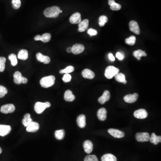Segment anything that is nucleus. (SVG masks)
<instances>
[{
    "label": "nucleus",
    "instance_id": "nucleus-36",
    "mask_svg": "<svg viewBox=\"0 0 161 161\" xmlns=\"http://www.w3.org/2000/svg\"><path fill=\"white\" fill-rule=\"evenodd\" d=\"M6 59L4 57H0V72L4 71L5 69V62Z\"/></svg>",
    "mask_w": 161,
    "mask_h": 161
},
{
    "label": "nucleus",
    "instance_id": "nucleus-4",
    "mask_svg": "<svg viewBox=\"0 0 161 161\" xmlns=\"http://www.w3.org/2000/svg\"><path fill=\"white\" fill-rule=\"evenodd\" d=\"M50 106L51 103L49 102H47L45 103L37 102L34 105V110L37 114H42L46 109L49 108Z\"/></svg>",
    "mask_w": 161,
    "mask_h": 161
},
{
    "label": "nucleus",
    "instance_id": "nucleus-13",
    "mask_svg": "<svg viewBox=\"0 0 161 161\" xmlns=\"http://www.w3.org/2000/svg\"><path fill=\"white\" fill-rule=\"evenodd\" d=\"M11 131V127L7 125L0 124V136L4 137L9 134Z\"/></svg>",
    "mask_w": 161,
    "mask_h": 161
},
{
    "label": "nucleus",
    "instance_id": "nucleus-34",
    "mask_svg": "<svg viewBox=\"0 0 161 161\" xmlns=\"http://www.w3.org/2000/svg\"><path fill=\"white\" fill-rule=\"evenodd\" d=\"M9 59L11 62V64L14 66H16L18 64L17 58L16 55L14 54H11L9 56Z\"/></svg>",
    "mask_w": 161,
    "mask_h": 161
},
{
    "label": "nucleus",
    "instance_id": "nucleus-19",
    "mask_svg": "<svg viewBox=\"0 0 161 161\" xmlns=\"http://www.w3.org/2000/svg\"><path fill=\"white\" fill-rule=\"evenodd\" d=\"M89 26L88 19H84L78 23V30L80 32H84L87 30Z\"/></svg>",
    "mask_w": 161,
    "mask_h": 161
},
{
    "label": "nucleus",
    "instance_id": "nucleus-29",
    "mask_svg": "<svg viewBox=\"0 0 161 161\" xmlns=\"http://www.w3.org/2000/svg\"><path fill=\"white\" fill-rule=\"evenodd\" d=\"M102 161H117L116 156L111 154H104L101 158Z\"/></svg>",
    "mask_w": 161,
    "mask_h": 161
},
{
    "label": "nucleus",
    "instance_id": "nucleus-12",
    "mask_svg": "<svg viewBox=\"0 0 161 161\" xmlns=\"http://www.w3.org/2000/svg\"><path fill=\"white\" fill-rule=\"evenodd\" d=\"M70 21L72 24H78L82 21L81 15L79 13L76 12L72 14L70 18Z\"/></svg>",
    "mask_w": 161,
    "mask_h": 161
},
{
    "label": "nucleus",
    "instance_id": "nucleus-49",
    "mask_svg": "<svg viewBox=\"0 0 161 161\" xmlns=\"http://www.w3.org/2000/svg\"><path fill=\"white\" fill-rule=\"evenodd\" d=\"M62 10H60V13H62Z\"/></svg>",
    "mask_w": 161,
    "mask_h": 161
},
{
    "label": "nucleus",
    "instance_id": "nucleus-48",
    "mask_svg": "<svg viewBox=\"0 0 161 161\" xmlns=\"http://www.w3.org/2000/svg\"><path fill=\"white\" fill-rule=\"evenodd\" d=\"M1 153H2V149L0 147V154H1Z\"/></svg>",
    "mask_w": 161,
    "mask_h": 161
},
{
    "label": "nucleus",
    "instance_id": "nucleus-9",
    "mask_svg": "<svg viewBox=\"0 0 161 161\" xmlns=\"http://www.w3.org/2000/svg\"><path fill=\"white\" fill-rule=\"evenodd\" d=\"M129 29L132 32L137 34H140V29L138 24L135 21H131L129 23Z\"/></svg>",
    "mask_w": 161,
    "mask_h": 161
},
{
    "label": "nucleus",
    "instance_id": "nucleus-23",
    "mask_svg": "<svg viewBox=\"0 0 161 161\" xmlns=\"http://www.w3.org/2000/svg\"><path fill=\"white\" fill-rule=\"evenodd\" d=\"M23 78L21 73L19 71H16L14 74V80L16 84L19 85L22 83V79Z\"/></svg>",
    "mask_w": 161,
    "mask_h": 161
},
{
    "label": "nucleus",
    "instance_id": "nucleus-40",
    "mask_svg": "<svg viewBox=\"0 0 161 161\" xmlns=\"http://www.w3.org/2000/svg\"><path fill=\"white\" fill-rule=\"evenodd\" d=\"M111 9L112 10H115V11H117V10H120L121 8V6L118 3L115 2V3L113 4L112 5L110 6Z\"/></svg>",
    "mask_w": 161,
    "mask_h": 161
},
{
    "label": "nucleus",
    "instance_id": "nucleus-28",
    "mask_svg": "<svg viewBox=\"0 0 161 161\" xmlns=\"http://www.w3.org/2000/svg\"><path fill=\"white\" fill-rule=\"evenodd\" d=\"M32 121V119L30 118V115L29 113H27L24 115V118L22 120V123L25 127H27Z\"/></svg>",
    "mask_w": 161,
    "mask_h": 161
},
{
    "label": "nucleus",
    "instance_id": "nucleus-20",
    "mask_svg": "<svg viewBox=\"0 0 161 161\" xmlns=\"http://www.w3.org/2000/svg\"><path fill=\"white\" fill-rule=\"evenodd\" d=\"M86 116L84 115H80L78 116L76 120V122L80 128L83 129L86 127Z\"/></svg>",
    "mask_w": 161,
    "mask_h": 161
},
{
    "label": "nucleus",
    "instance_id": "nucleus-14",
    "mask_svg": "<svg viewBox=\"0 0 161 161\" xmlns=\"http://www.w3.org/2000/svg\"><path fill=\"white\" fill-rule=\"evenodd\" d=\"M39 129V124L37 122L32 121L26 127V130L28 132L34 133L37 132Z\"/></svg>",
    "mask_w": 161,
    "mask_h": 161
},
{
    "label": "nucleus",
    "instance_id": "nucleus-33",
    "mask_svg": "<svg viewBox=\"0 0 161 161\" xmlns=\"http://www.w3.org/2000/svg\"><path fill=\"white\" fill-rule=\"evenodd\" d=\"M74 67L72 66H69L67 67L64 70H60V73L61 74H70V73L74 72Z\"/></svg>",
    "mask_w": 161,
    "mask_h": 161
},
{
    "label": "nucleus",
    "instance_id": "nucleus-1",
    "mask_svg": "<svg viewBox=\"0 0 161 161\" xmlns=\"http://www.w3.org/2000/svg\"><path fill=\"white\" fill-rule=\"evenodd\" d=\"M60 8L58 6H54L48 7L45 9L43 12L44 16L48 18H55L57 17L60 13Z\"/></svg>",
    "mask_w": 161,
    "mask_h": 161
},
{
    "label": "nucleus",
    "instance_id": "nucleus-27",
    "mask_svg": "<svg viewBox=\"0 0 161 161\" xmlns=\"http://www.w3.org/2000/svg\"><path fill=\"white\" fill-rule=\"evenodd\" d=\"M115 79L119 83H123L125 84L127 83V82L126 80V78H125V76L124 74L120 72H118V74H117L115 76Z\"/></svg>",
    "mask_w": 161,
    "mask_h": 161
},
{
    "label": "nucleus",
    "instance_id": "nucleus-43",
    "mask_svg": "<svg viewBox=\"0 0 161 161\" xmlns=\"http://www.w3.org/2000/svg\"><path fill=\"white\" fill-rule=\"evenodd\" d=\"M116 57L119 60H122L124 58V54L121 52H117L116 54Z\"/></svg>",
    "mask_w": 161,
    "mask_h": 161
},
{
    "label": "nucleus",
    "instance_id": "nucleus-45",
    "mask_svg": "<svg viewBox=\"0 0 161 161\" xmlns=\"http://www.w3.org/2000/svg\"><path fill=\"white\" fill-rule=\"evenodd\" d=\"M28 82V79L26 78H25L23 76L22 79V84H26Z\"/></svg>",
    "mask_w": 161,
    "mask_h": 161
},
{
    "label": "nucleus",
    "instance_id": "nucleus-37",
    "mask_svg": "<svg viewBox=\"0 0 161 161\" xmlns=\"http://www.w3.org/2000/svg\"><path fill=\"white\" fill-rule=\"evenodd\" d=\"M12 3L13 7L15 9H18L21 5V0H12Z\"/></svg>",
    "mask_w": 161,
    "mask_h": 161
},
{
    "label": "nucleus",
    "instance_id": "nucleus-24",
    "mask_svg": "<svg viewBox=\"0 0 161 161\" xmlns=\"http://www.w3.org/2000/svg\"><path fill=\"white\" fill-rule=\"evenodd\" d=\"M133 55L136 58H137L138 60H140L142 56H147V54L144 51L139 49L134 51L133 52Z\"/></svg>",
    "mask_w": 161,
    "mask_h": 161
},
{
    "label": "nucleus",
    "instance_id": "nucleus-21",
    "mask_svg": "<svg viewBox=\"0 0 161 161\" xmlns=\"http://www.w3.org/2000/svg\"><path fill=\"white\" fill-rule=\"evenodd\" d=\"M107 112L105 108H101L97 112V116L101 121H104L107 118Z\"/></svg>",
    "mask_w": 161,
    "mask_h": 161
},
{
    "label": "nucleus",
    "instance_id": "nucleus-35",
    "mask_svg": "<svg viewBox=\"0 0 161 161\" xmlns=\"http://www.w3.org/2000/svg\"><path fill=\"white\" fill-rule=\"evenodd\" d=\"M108 21V18L107 16L102 15L99 18V25L100 26H103Z\"/></svg>",
    "mask_w": 161,
    "mask_h": 161
},
{
    "label": "nucleus",
    "instance_id": "nucleus-8",
    "mask_svg": "<svg viewBox=\"0 0 161 161\" xmlns=\"http://www.w3.org/2000/svg\"><path fill=\"white\" fill-rule=\"evenodd\" d=\"M108 132L110 135L116 138H122L124 136V133L118 129H109Z\"/></svg>",
    "mask_w": 161,
    "mask_h": 161
},
{
    "label": "nucleus",
    "instance_id": "nucleus-44",
    "mask_svg": "<svg viewBox=\"0 0 161 161\" xmlns=\"http://www.w3.org/2000/svg\"><path fill=\"white\" fill-rule=\"evenodd\" d=\"M109 59L112 61V62H114L115 60V58L114 55H113L112 54L109 53L108 55Z\"/></svg>",
    "mask_w": 161,
    "mask_h": 161
},
{
    "label": "nucleus",
    "instance_id": "nucleus-6",
    "mask_svg": "<svg viewBox=\"0 0 161 161\" xmlns=\"http://www.w3.org/2000/svg\"><path fill=\"white\" fill-rule=\"evenodd\" d=\"M15 110V107L13 104H8L3 105L1 108V112L4 114H8L14 112Z\"/></svg>",
    "mask_w": 161,
    "mask_h": 161
},
{
    "label": "nucleus",
    "instance_id": "nucleus-31",
    "mask_svg": "<svg viewBox=\"0 0 161 161\" xmlns=\"http://www.w3.org/2000/svg\"><path fill=\"white\" fill-rule=\"evenodd\" d=\"M51 39V35L49 33H45L40 36L39 40L43 42L47 43L50 41Z\"/></svg>",
    "mask_w": 161,
    "mask_h": 161
},
{
    "label": "nucleus",
    "instance_id": "nucleus-11",
    "mask_svg": "<svg viewBox=\"0 0 161 161\" xmlns=\"http://www.w3.org/2000/svg\"><path fill=\"white\" fill-rule=\"evenodd\" d=\"M85 47L83 44H76L72 47V52L75 55L81 53L84 51Z\"/></svg>",
    "mask_w": 161,
    "mask_h": 161
},
{
    "label": "nucleus",
    "instance_id": "nucleus-2",
    "mask_svg": "<svg viewBox=\"0 0 161 161\" xmlns=\"http://www.w3.org/2000/svg\"><path fill=\"white\" fill-rule=\"evenodd\" d=\"M55 77L51 75L42 78L40 80V84L43 87L45 88L50 87L55 84Z\"/></svg>",
    "mask_w": 161,
    "mask_h": 161
},
{
    "label": "nucleus",
    "instance_id": "nucleus-16",
    "mask_svg": "<svg viewBox=\"0 0 161 161\" xmlns=\"http://www.w3.org/2000/svg\"><path fill=\"white\" fill-rule=\"evenodd\" d=\"M36 58L38 61L43 63L45 64H48L50 62V58L49 57L44 55L41 53H38L36 54Z\"/></svg>",
    "mask_w": 161,
    "mask_h": 161
},
{
    "label": "nucleus",
    "instance_id": "nucleus-17",
    "mask_svg": "<svg viewBox=\"0 0 161 161\" xmlns=\"http://www.w3.org/2000/svg\"><path fill=\"white\" fill-rule=\"evenodd\" d=\"M83 148L84 150L87 154L91 153L93 149V144L91 141L87 140L83 143Z\"/></svg>",
    "mask_w": 161,
    "mask_h": 161
},
{
    "label": "nucleus",
    "instance_id": "nucleus-7",
    "mask_svg": "<svg viewBox=\"0 0 161 161\" xmlns=\"http://www.w3.org/2000/svg\"><path fill=\"white\" fill-rule=\"evenodd\" d=\"M134 116L137 119H144L148 116V113L145 109H140L135 111Z\"/></svg>",
    "mask_w": 161,
    "mask_h": 161
},
{
    "label": "nucleus",
    "instance_id": "nucleus-32",
    "mask_svg": "<svg viewBox=\"0 0 161 161\" xmlns=\"http://www.w3.org/2000/svg\"><path fill=\"white\" fill-rule=\"evenodd\" d=\"M136 41V37L135 36H133V35H132V36H130L129 37L126 39L125 43L128 44V45H129L133 46L135 44Z\"/></svg>",
    "mask_w": 161,
    "mask_h": 161
},
{
    "label": "nucleus",
    "instance_id": "nucleus-15",
    "mask_svg": "<svg viewBox=\"0 0 161 161\" xmlns=\"http://www.w3.org/2000/svg\"><path fill=\"white\" fill-rule=\"evenodd\" d=\"M111 97L110 92L108 91H105L104 92L102 96L99 98L98 101L101 104H103L109 100Z\"/></svg>",
    "mask_w": 161,
    "mask_h": 161
},
{
    "label": "nucleus",
    "instance_id": "nucleus-38",
    "mask_svg": "<svg viewBox=\"0 0 161 161\" xmlns=\"http://www.w3.org/2000/svg\"><path fill=\"white\" fill-rule=\"evenodd\" d=\"M8 93V90L5 87L0 85V98H3Z\"/></svg>",
    "mask_w": 161,
    "mask_h": 161
},
{
    "label": "nucleus",
    "instance_id": "nucleus-22",
    "mask_svg": "<svg viewBox=\"0 0 161 161\" xmlns=\"http://www.w3.org/2000/svg\"><path fill=\"white\" fill-rule=\"evenodd\" d=\"M64 99L68 102H72L75 99V96L72 94V92L70 90H67L64 93Z\"/></svg>",
    "mask_w": 161,
    "mask_h": 161
},
{
    "label": "nucleus",
    "instance_id": "nucleus-3",
    "mask_svg": "<svg viewBox=\"0 0 161 161\" xmlns=\"http://www.w3.org/2000/svg\"><path fill=\"white\" fill-rule=\"evenodd\" d=\"M120 70L113 66H109L105 71V76L109 79H112L119 72Z\"/></svg>",
    "mask_w": 161,
    "mask_h": 161
},
{
    "label": "nucleus",
    "instance_id": "nucleus-25",
    "mask_svg": "<svg viewBox=\"0 0 161 161\" xmlns=\"http://www.w3.org/2000/svg\"><path fill=\"white\" fill-rule=\"evenodd\" d=\"M150 142L155 145H158L159 142H161V137L156 135L154 133H153L150 136Z\"/></svg>",
    "mask_w": 161,
    "mask_h": 161
},
{
    "label": "nucleus",
    "instance_id": "nucleus-46",
    "mask_svg": "<svg viewBox=\"0 0 161 161\" xmlns=\"http://www.w3.org/2000/svg\"><path fill=\"white\" fill-rule=\"evenodd\" d=\"M115 1L114 0H109L108 1V4L110 6L112 5L113 4L115 3Z\"/></svg>",
    "mask_w": 161,
    "mask_h": 161
},
{
    "label": "nucleus",
    "instance_id": "nucleus-10",
    "mask_svg": "<svg viewBox=\"0 0 161 161\" xmlns=\"http://www.w3.org/2000/svg\"><path fill=\"white\" fill-rule=\"evenodd\" d=\"M138 98V94L135 93L133 95L129 94V95L125 96L124 97V100L126 103H134L136 102Z\"/></svg>",
    "mask_w": 161,
    "mask_h": 161
},
{
    "label": "nucleus",
    "instance_id": "nucleus-26",
    "mask_svg": "<svg viewBox=\"0 0 161 161\" xmlns=\"http://www.w3.org/2000/svg\"><path fill=\"white\" fill-rule=\"evenodd\" d=\"M18 58L22 60H26L28 58V52L26 50L22 49L18 52Z\"/></svg>",
    "mask_w": 161,
    "mask_h": 161
},
{
    "label": "nucleus",
    "instance_id": "nucleus-39",
    "mask_svg": "<svg viewBox=\"0 0 161 161\" xmlns=\"http://www.w3.org/2000/svg\"><path fill=\"white\" fill-rule=\"evenodd\" d=\"M84 161H99V160L96 155H89L86 156Z\"/></svg>",
    "mask_w": 161,
    "mask_h": 161
},
{
    "label": "nucleus",
    "instance_id": "nucleus-18",
    "mask_svg": "<svg viewBox=\"0 0 161 161\" xmlns=\"http://www.w3.org/2000/svg\"><path fill=\"white\" fill-rule=\"evenodd\" d=\"M82 76L85 78L92 79L95 77V74L92 71L87 68L82 72Z\"/></svg>",
    "mask_w": 161,
    "mask_h": 161
},
{
    "label": "nucleus",
    "instance_id": "nucleus-30",
    "mask_svg": "<svg viewBox=\"0 0 161 161\" xmlns=\"http://www.w3.org/2000/svg\"><path fill=\"white\" fill-rule=\"evenodd\" d=\"M55 136L56 139L57 140H62L65 136V131L63 129L56 130L55 132Z\"/></svg>",
    "mask_w": 161,
    "mask_h": 161
},
{
    "label": "nucleus",
    "instance_id": "nucleus-47",
    "mask_svg": "<svg viewBox=\"0 0 161 161\" xmlns=\"http://www.w3.org/2000/svg\"><path fill=\"white\" fill-rule=\"evenodd\" d=\"M66 51L68 53H70V52H72V47H68V48H67Z\"/></svg>",
    "mask_w": 161,
    "mask_h": 161
},
{
    "label": "nucleus",
    "instance_id": "nucleus-42",
    "mask_svg": "<svg viewBox=\"0 0 161 161\" xmlns=\"http://www.w3.org/2000/svg\"><path fill=\"white\" fill-rule=\"evenodd\" d=\"M98 33L97 31L96 30L93 29L92 28L89 29L87 30V34H89L90 36H94L96 35Z\"/></svg>",
    "mask_w": 161,
    "mask_h": 161
},
{
    "label": "nucleus",
    "instance_id": "nucleus-41",
    "mask_svg": "<svg viewBox=\"0 0 161 161\" xmlns=\"http://www.w3.org/2000/svg\"><path fill=\"white\" fill-rule=\"evenodd\" d=\"M72 76L69 74H65L62 78V80L64 83H68L70 82Z\"/></svg>",
    "mask_w": 161,
    "mask_h": 161
},
{
    "label": "nucleus",
    "instance_id": "nucleus-5",
    "mask_svg": "<svg viewBox=\"0 0 161 161\" xmlns=\"http://www.w3.org/2000/svg\"><path fill=\"white\" fill-rule=\"evenodd\" d=\"M150 137L147 133H138L136 135V140L138 142H147L150 141Z\"/></svg>",
    "mask_w": 161,
    "mask_h": 161
}]
</instances>
